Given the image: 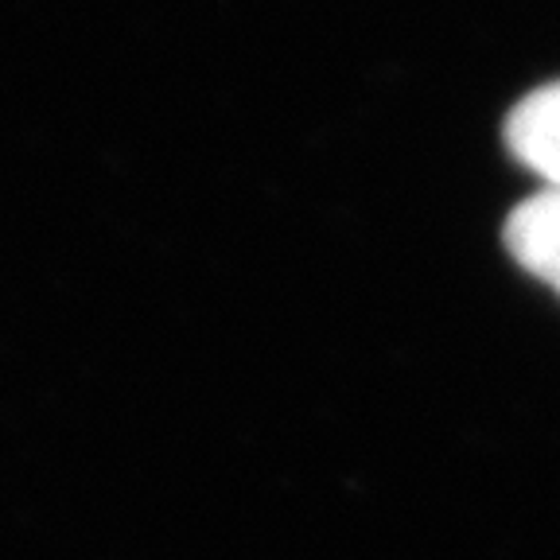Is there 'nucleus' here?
Masks as SVG:
<instances>
[{"mask_svg": "<svg viewBox=\"0 0 560 560\" xmlns=\"http://www.w3.org/2000/svg\"><path fill=\"white\" fill-rule=\"evenodd\" d=\"M502 242H506L510 257L529 277L549 284L560 296V191L557 187H545V191L517 202L510 210Z\"/></svg>", "mask_w": 560, "mask_h": 560, "instance_id": "f257e3e1", "label": "nucleus"}, {"mask_svg": "<svg viewBox=\"0 0 560 560\" xmlns=\"http://www.w3.org/2000/svg\"><path fill=\"white\" fill-rule=\"evenodd\" d=\"M506 149L525 164L545 187L560 191V82L537 86L510 109Z\"/></svg>", "mask_w": 560, "mask_h": 560, "instance_id": "f03ea898", "label": "nucleus"}]
</instances>
